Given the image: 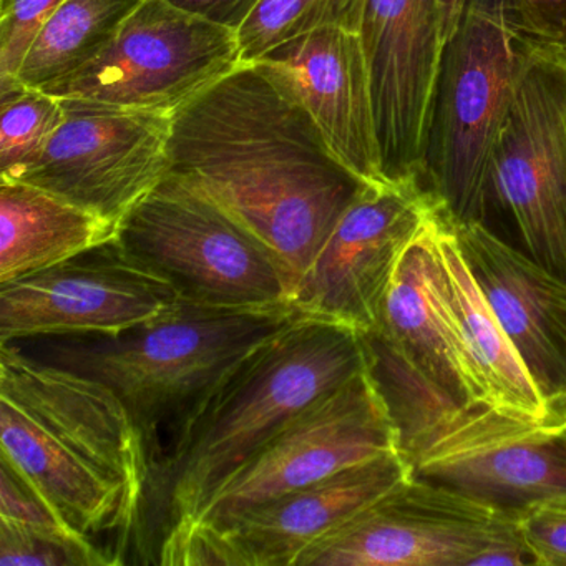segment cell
I'll return each instance as SVG.
<instances>
[{"label": "cell", "mask_w": 566, "mask_h": 566, "mask_svg": "<svg viewBox=\"0 0 566 566\" xmlns=\"http://www.w3.org/2000/svg\"><path fill=\"white\" fill-rule=\"evenodd\" d=\"M168 171L263 244L291 297L367 185L337 160L296 92L260 62H241L175 112Z\"/></svg>", "instance_id": "1"}, {"label": "cell", "mask_w": 566, "mask_h": 566, "mask_svg": "<svg viewBox=\"0 0 566 566\" xmlns=\"http://www.w3.org/2000/svg\"><path fill=\"white\" fill-rule=\"evenodd\" d=\"M364 369L357 331L301 314L258 347L151 462L130 536V563L160 565L266 440Z\"/></svg>", "instance_id": "2"}, {"label": "cell", "mask_w": 566, "mask_h": 566, "mask_svg": "<svg viewBox=\"0 0 566 566\" xmlns=\"http://www.w3.org/2000/svg\"><path fill=\"white\" fill-rule=\"evenodd\" d=\"M297 316L291 304L227 310L181 301L165 316L118 336H49L14 344L42 363L108 387L140 430L150 469L223 380Z\"/></svg>", "instance_id": "3"}, {"label": "cell", "mask_w": 566, "mask_h": 566, "mask_svg": "<svg viewBox=\"0 0 566 566\" xmlns=\"http://www.w3.org/2000/svg\"><path fill=\"white\" fill-rule=\"evenodd\" d=\"M535 45L503 0H469L447 39L433 91L426 184L453 223H489L493 150Z\"/></svg>", "instance_id": "4"}, {"label": "cell", "mask_w": 566, "mask_h": 566, "mask_svg": "<svg viewBox=\"0 0 566 566\" xmlns=\"http://www.w3.org/2000/svg\"><path fill=\"white\" fill-rule=\"evenodd\" d=\"M436 214L403 254L376 327L359 333L367 376L392 419L403 457L467 413L486 409L437 290L430 240Z\"/></svg>", "instance_id": "5"}, {"label": "cell", "mask_w": 566, "mask_h": 566, "mask_svg": "<svg viewBox=\"0 0 566 566\" xmlns=\"http://www.w3.org/2000/svg\"><path fill=\"white\" fill-rule=\"evenodd\" d=\"M117 241L187 303L227 310L291 304L286 277L263 244L170 171L122 218Z\"/></svg>", "instance_id": "6"}, {"label": "cell", "mask_w": 566, "mask_h": 566, "mask_svg": "<svg viewBox=\"0 0 566 566\" xmlns=\"http://www.w3.org/2000/svg\"><path fill=\"white\" fill-rule=\"evenodd\" d=\"M535 566L518 518L410 475L296 566Z\"/></svg>", "instance_id": "7"}, {"label": "cell", "mask_w": 566, "mask_h": 566, "mask_svg": "<svg viewBox=\"0 0 566 566\" xmlns=\"http://www.w3.org/2000/svg\"><path fill=\"white\" fill-rule=\"evenodd\" d=\"M489 203L515 248L566 283L565 52H533L493 150Z\"/></svg>", "instance_id": "8"}, {"label": "cell", "mask_w": 566, "mask_h": 566, "mask_svg": "<svg viewBox=\"0 0 566 566\" xmlns=\"http://www.w3.org/2000/svg\"><path fill=\"white\" fill-rule=\"evenodd\" d=\"M241 62L233 29L144 0L95 61L44 92L175 114Z\"/></svg>", "instance_id": "9"}, {"label": "cell", "mask_w": 566, "mask_h": 566, "mask_svg": "<svg viewBox=\"0 0 566 566\" xmlns=\"http://www.w3.org/2000/svg\"><path fill=\"white\" fill-rule=\"evenodd\" d=\"M390 450H397L396 427L364 369L284 423L214 493L188 532L221 528L260 503Z\"/></svg>", "instance_id": "10"}, {"label": "cell", "mask_w": 566, "mask_h": 566, "mask_svg": "<svg viewBox=\"0 0 566 566\" xmlns=\"http://www.w3.org/2000/svg\"><path fill=\"white\" fill-rule=\"evenodd\" d=\"M440 208L422 178L366 185L297 284L291 306L357 333L374 329L403 254Z\"/></svg>", "instance_id": "11"}, {"label": "cell", "mask_w": 566, "mask_h": 566, "mask_svg": "<svg viewBox=\"0 0 566 566\" xmlns=\"http://www.w3.org/2000/svg\"><path fill=\"white\" fill-rule=\"evenodd\" d=\"M61 101V127L18 181L120 224L168 174L174 114L88 98Z\"/></svg>", "instance_id": "12"}, {"label": "cell", "mask_w": 566, "mask_h": 566, "mask_svg": "<svg viewBox=\"0 0 566 566\" xmlns=\"http://www.w3.org/2000/svg\"><path fill=\"white\" fill-rule=\"evenodd\" d=\"M181 303L170 281L117 238L48 270L0 284V344L49 336H118Z\"/></svg>", "instance_id": "13"}, {"label": "cell", "mask_w": 566, "mask_h": 566, "mask_svg": "<svg viewBox=\"0 0 566 566\" xmlns=\"http://www.w3.org/2000/svg\"><path fill=\"white\" fill-rule=\"evenodd\" d=\"M410 475L402 453L390 450L260 503L221 528H193L168 549L160 565L296 566L314 543Z\"/></svg>", "instance_id": "14"}, {"label": "cell", "mask_w": 566, "mask_h": 566, "mask_svg": "<svg viewBox=\"0 0 566 566\" xmlns=\"http://www.w3.org/2000/svg\"><path fill=\"white\" fill-rule=\"evenodd\" d=\"M403 459L416 479L515 518L566 496V426H530L480 409Z\"/></svg>", "instance_id": "15"}, {"label": "cell", "mask_w": 566, "mask_h": 566, "mask_svg": "<svg viewBox=\"0 0 566 566\" xmlns=\"http://www.w3.org/2000/svg\"><path fill=\"white\" fill-rule=\"evenodd\" d=\"M387 181L422 178L446 49L440 0H367L360 25Z\"/></svg>", "instance_id": "16"}, {"label": "cell", "mask_w": 566, "mask_h": 566, "mask_svg": "<svg viewBox=\"0 0 566 566\" xmlns=\"http://www.w3.org/2000/svg\"><path fill=\"white\" fill-rule=\"evenodd\" d=\"M0 397L14 400L59 443L120 486L138 515L147 450L130 413L108 387L8 343L0 344Z\"/></svg>", "instance_id": "17"}, {"label": "cell", "mask_w": 566, "mask_h": 566, "mask_svg": "<svg viewBox=\"0 0 566 566\" xmlns=\"http://www.w3.org/2000/svg\"><path fill=\"white\" fill-rule=\"evenodd\" d=\"M470 273L535 384L566 426V283L482 223H453Z\"/></svg>", "instance_id": "18"}, {"label": "cell", "mask_w": 566, "mask_h": 566, "mask_svg": "<svg viewBox=\"0 0 566 566\" xmlns=\"http://www.w3.org/2000/svg\"><path fill=\"white\" fill-rule=\"evenodd\" d=\"M258 62L296 92L347 170L367 185L390 184L384 177L369 67L359 32H310Z\"/></svg>", "instance_id": "19"}, {"label": "cell", "mask_w": 566, "mask_h": 566, "mask_svg": "<svg viewBox=\"0 0 566 566\" xmlns=\"http://www.w3.org/2000/svg\"><path fill=\"white\" fill-rule=\"evenodd\" d=\"M430 240L437 290L483 406L516 422L553 427L535 384L470 273L443 208L433 218Z\"/></svg>", "instance_id": "20"}, {"label": "cell", "mask_w": 566, "mask_h": 566, "mask_svg": "<svg viewBox=\"0 0 566 566\" xmlns=\"http://www.w3.org/2000/svg\"><path fill=\"white\" fill-rule=\"evenodd\" d=\"M0 455L49 500L74 532L92 539L98 533H117L118 553L127 565L137 512L124 490L59 443L8 397H0Z\"/></svg>", "instance_id": "21"}, {"label": "cell", "mask_w": 566, "mask_h": 566, "mask_svg": "<svg viewBox=\"0 0 566 566\" xmlns=\"http://www.w3.org/2000/svg\"><path fill=\"white\" fill-rule=\"evenodd\" d=\"M118 223L24 181H0V284L114 241Z\"/></svg>", "instance_id": "22"}, {"label": "cell", "mask_w": 566, "mask_h": 566, "mask_svg": "<svg viewBox=\"0 0 566 566\" xmlns=\"http://www.w3.org/2000/svg\"><path fill=\"white\" fill-rule=\"evenodd\" d=\"M144 0H65L29 49L18 78L48 91L91 64Z\"/></svg>", "instance_id": "23"}, {"label": "cell", "mask_w": 566, "mask_h": 566, "mask_svg": "<svg viewBox=\"0 0 566 566\" xmlns=\"http://www.w3.org/2000/svg\"><path fill=\"white\" fill-rule=\"evenodd\" d=\"M367 0H261L238 29L241 61L258 62L287 41L323 29L360 32Z\"/></svg>", "instance_id": "24"}, {"label": "cell", "mask_w": 566, "mask_h": 566, "mask_svg": "<svg viewBox=\"0 0 566 566\" xmlns=\"http://www.w3.org/2000/svg\"><path fill=\"white\" fill-rule=\"evenodd\" d=\"M62 120L61 98L0 75V181H18L42 157Z\"/></svg>", "instance_id": "25"}, {"label": "cell", "mask_w": 566, "mask_h": 566, "mask_svg": "<svg viewBox=\"0 0 566 566\" xmlns=\"http://www.w3.org/2000/svg\"><path fill=\"white\" fill-rule=\"evenodd\" d=\"M114 553L74 530L35 528L0 518V566H112Z\"/></svg>", "instance_id": "26"}, {"label": "cell", "mask_w": 566, "mask_h": 566, "mask_svg": "<svg viewBox=\"0 0 566 566\" xmlns=\"http://www.w3.org/2000/svg\"><path fill=\"white\" fill-rule=\"evenodd\" d=\"M65 0H0V75L18 77L35 38Z\"/></svg>", "instance_id": "27"}, {"label": "cell", "mask_w": 566, "mask_h": 566, "mask_svg": "<svg viewBox=\"0 0 566 566\" xmlns=\"http://www.w3.org/2000/svg\"><path fill=\"white\" fill-rule=\"evenodd\" d=\"M0 518L35 526V528L72 530L55 512L49 500L2 455H0Z\"/></svg>", "instance_id": "28"}, {"label": "cell", "mask_w": 566, "mask_h": 566, "mask_svg": "<svg viewBox=\"0 0 566 566\" xmlns=\"http://www.w3.org/2000/svg\"><path fill=\"white\" fill-rule=\"evenodd\" d=\"M518 530L535 566H566V496L530 506Z\"/></svg>", "instance_id": "29"}, {"label": "cell", "mask_w": 566, "mask_h": 566, "mask_svg": "<svg viewBox=\"0 0 566 566\" xmlns=\"http://www.w3.org/2000/svg\"><path fill=\"white\" fill-rule=\"evenodd\" d=\"M513 31L528 44L566 54V0H503Z\"/></svg>", "instance_id": "30"}, {"label": "cell", "mask_w": 566, "mask_h": 566, "mask_svg": "<svg viewBox=\"0 0 566 566\" xmlns=\"http://www.w3.org/2000/svg\"><path fill=\"white\" fill-rule=\"evenodd\" d=\"M168 2L238 32L261 0H168Z\"/></svg>", "instance_id": "31"}, {"label": "cell", "mask_w": 566, "mask_h": 566, "mask_svg": "<svg viewBox=\"0 0 566 566\" xmlns=\"http://www.w3.org/2000/svg\"><path fill=\"white\" fill-rule=\"evenodd\" d=\"M469 4V0H440L443 15V31H446V42L455 31L460 18H462L463 9Z\"/></svg>", "instance_id": "32"}]
</instances>
